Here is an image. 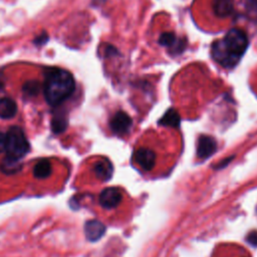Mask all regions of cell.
Segmentation results:
<instances>
[{"instance_id":"12","label":"cell","mask_w":257,"mask_h":257,"mask_svg":"<svg viewBox=\"0 0 257 257\" xmlns=\"http://www.w3.org/2000/svg\"><path fill=\"white\" fill-rule=\"evenodd\" d=\"M94 173L101 181H107L112 175V166L107 160H101L94 166Z\"/></svg>"},{"instance_id":"18","label":"cell","mask_w":257,"mask_h":257,"mask_svg":"<svg viewBox=\"0 0 257 257\" xmlns=\"http://www.w3.org/2000/svg\"><path fill=\"white\" fill-rule=\"evenodd\" d=\"M247 242L252 246H257V231H252L248 234Z\"/></svg>"},{"instance_id":"8","label":"cell","mask_w":257,"mask_h":257,"mask_svg":"<svg viewBox=\"0 0 257 257\" xmlns=\"http://www.w3.org/2000/svg\"><path fill=\"white\" fill-rule=\"evenodd\" d=\"M105 232V226L97 220L87 221L84 225V233L89 241H97Z\"/></svg>"},{"instance_id":"15","label":"cell","mask_w":257,"mask_h":257,"mask_svg":"<svg viewBox=\"0 0 257 257\" xmlns=\"http://www.w3.org/2000/svg\"><path fill=\"white\" fill-rule=\"evenodd\" d=\"M21 168V165L19 163V160H15L12 158L7 157L1 164V170L6 174H12L19 171Z\"/></svg>"},{"instance_id":"20","label":"cell","mask_w":257,"mask_h":257,"mask_svg":"<svg viewBox=\"0 0 257 257\" xmlns=\"http://www.w3.org/2000/svg\"><path fill=\"white\" fill-rule=\"evenodd\" d=\"M248 3L254 7V8H257V0H248Z\"/></svg>"},{"instance_id":"10","label":"cell","mask_w":257,"mask_h":257,"mask_svg":"<svg viewBox=\"0 0 257 257\" xmlns=\"http://www.w3.org/2000/svg\"><path fill=\"white\" fill-rule=\"evenodd\" d=\"M234 9L232 0H214L213 1V11L218 17H228L232 14Z\"/></svg>"},{"instance_id":"11","label":"cell","mask_w":257,"mask_h":257,"mask_svg":"<svg viewBox=\"0 0 257 257\" xmlns=\"http://www.w3.org/2000/svg\"><path fill=\"white\" fill-rule=\"evenodd\" d=\"M17 105L15 101L9 97L0 99V117L11 118L16 114Z\"/></svg>"},{"instance_id":"14","label":"cell","mask_w":257,"mask_h":257,"mask_svg":"<svg viewBox=\"0 0 257 257\" xmlns=\"http://www.w3.org/2000/svg\"><path fill=\"white\" fill-rule=\"evenodd\" d=\"M51 164L47 160H41L34 166L33 174L38 179H45L51 174Z\"/></svg>"},{"instance_id":"1","label":"cell","mask_w":257,"mask_h":257,"mask_svg":"<svg viewBox=\"0 0 257 257\" xmlns=\"http://www.w3.org/2000/svg\"><path fill=\"white\" fill-rule=\"evenodd\" d=\"M248 44L246 33L241 29L233 28L226 33L223 39L212 44L213 58L224 67H233L245 53Z\"/></svg>"},{"instance_id":"19","label":"cell","mask_w":257,"mask_h":257,"mask_svg":"<svg viewBox=\"0 0 257 257\" xmlns=\"http://www.w3.org/2000/svg\"><path fill=\"white\" fill-rule=\"evenodd\" d=\"M6 149V135L0 133V153L4 152Z\"/></svg>"},{"instance_id":"16","label":"cell","mask_w":257,"mask_h":257,"mask_svg":"<svg viewBox=\"0 0 257 257\" xmlns=\"http://www.w3.org/2000/svg\"><path fill=\"white\" fill-rule=\"evenodd\" d=\"M67 125V121L65 119V117L63 115H57L53 118L52 120V130L55 134H59L61 132H63L66 128Z\"/></svg>"},{"instance_id":"6","label":"cell","mask_w":257,"mask_h":257,"mask_svg":"<svg viewBox=\"0 0 257 257\" xmlns=\"http://www.w3.org/2000/svg\"><path fill=\"white\" fill-rule=\"evenodd\" d=\"M135 161L146 171H151L156 164V154L146 148L138 149L135 152Z\"/></svg>"},{"instance_id":"9","label":"cell","mask_w":257,"mask_h":257,"mask_svg":"<svg viewBox=\"0 0 257 257\" xmlns=\"http://www.w3.org/2000/svg\"><path fill=\"white\" fill-rule=\"evenodd\" d=\"M159 43L169 49H172L173 52H181L183 49L182 41L173 33V32H164L159 37Z\"/></svg>"},{"instance_id":"17","label":"cell","mask_w":257,"mask_h":257,"mask_svg":"<svg viewBox=\"0 0 257 257\" xmlns=\"http://www.w3.org/2000/svg\"><path fill=\"white\" fill-rule=\"evenodd\" d=\"M23 90L28 95H36L40 90V84L35 80L27 81L23 86Z\"/></svg>"},{"instance_id":"5","label":"cell","mask_w":257,"mask_h":257,"mask_svg":"<svg viewBox=\"0 0 257 257\" xmlns=\"http://www.w3.org/2000/svg\"><path fill=\"white\" fill-rule=\"evenodd\" d=\"M121 199V193L116 188H106L99 195V203L105 209L115 208Z\"/></svg>"},{"instance_id":"4","label":"cell","mask_w":257,"mask_h":257,"mask_svg":"<svg viewBox=\"0 0 257 257\" xmlns=\"http://www.w3.org/2000/svg\"><path fill=\"white\" fill-rule=\"evenodd\" d=\"M109 125L113 133L117 135H124L132 126V118L126 112L117 111L110 119Z\"/></svg>"},{"instance_id":"21","label":"cell","mask_w":257,"mask_h":257,"mask_svg":"<svg viewBox=\"0 0 257 257\" xmlns=\"http://www.w3.org/2000/svg\"><path fill=\"white\" fill-rule=\"evenodd\" d=\"M3 85H4V79H3L2 73L0 72V89L3 87Z\"/></svg>"},{"instance_id":"2","label":"cell","mask_w":257,"mask_h":257,"mask_svg":"<svg viewBox=\"0 0 257 257\" xmlns=\"http://www.w3.org/2000/svg\"><path fill=\"white\" fill-rule=\"evenodd\" d=\"M74 87L73 76L67 70L52 68L46 73L43 92L50 105H58L71 95Z\"/></svg>"},{"instance_id":"7","label":"cell","mask_w":257,"mask_h":257,"mask_svg":"<svg viewBox=\"0 0 257 257\" xmlns=\"http://www.w3.org/2000/svg\"><path fill=\"white\" fill-rule=\"evenodd\" d=\"M216 141L209 136H201L198 140L197 155L201 159H207L216 152Z\"/></svg>"},{"instance_id":"3","label":"cell","mask_w":257,"mask_h":257,"mask_svg":"<svg viewBox=\"0 0 257 257\" xmlns=\"http://www.w3.org/2000/svg\"><path fill=\"white\" fill-rule=\"evenodd\" d=\"M7 157L19 160L24 157L29 151L28 141L20 127H11L6 135V149Z\"/></svg>"},{"instance_id":"13","label":"cell","mask_w":257,"mask_h":257,"mask_svg":"<svg viewBox=\"0 0 257 257\" xmlns=\"http://www.w3.org/2000/svg\"><path fill=\"white\" fill-rule=\"evenodd\" d=\"M180 121H181V118H180L178 111L174 108H170L166 111V113L159 120V123L162 125L177 127V126H179Z\"/></svg>"}]
</instances>
